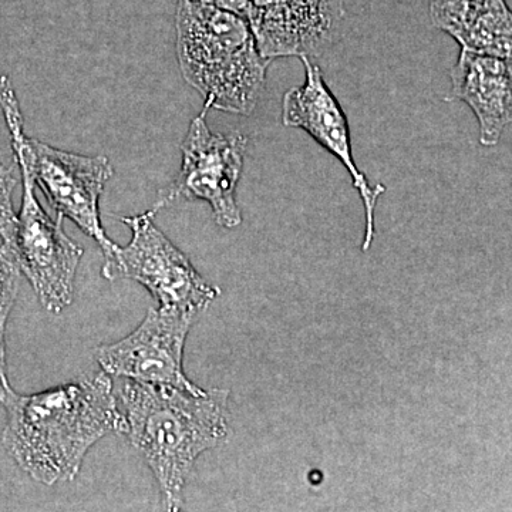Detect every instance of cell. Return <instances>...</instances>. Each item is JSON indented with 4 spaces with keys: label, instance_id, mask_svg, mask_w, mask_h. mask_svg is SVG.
<instances>
[{
    "label": "cell",
    "instance_id": "obj_14",
    "mask_svg": "<svg viewBox=\"0 0 512 512\" xmlns=\"http://www.w3.org/2000/svg\"><path fill=\"white\" fill-rule=\"evenodd\" d=\"M18 185V178L10 168L0 164V238L5 244H15L18 215L13 210L12 195Z\"/></svg>",
    "mask_w": 512,
    "mask_h": 512
},
{
    "label": "cell",
    "instance_id": "obj_5",
    "mask_svg": "<svg viewBox=\"0 0 512 512\" xmlns=\"http://www.w3.org/2000/svg\"><path fill=\"white\" fill-rule=\"evenodd\" d=\"M156 215L150 208L121 218L131 229V241L127 247L116 245L113 254L104 258L101 275L109 281L131 279L143 285L158 305L200 316L221 295V289L205 281L188 256L157 227Z\"/></svg>",
    "mask_w": 512,
    "mask_h": 512
},
{
    "label": "cell",
    "instance_id": "obj_11",
    "mask_svg": "<svg viewBox=\"0 0 512 512\" xmlns=\"http://www.w3.org/2000/svg\"><path fill=\"white\" fill-rule=\"evenodd\" d=\"M451 100L463 101L476 114L480 143H500L512 121L511 59L461 49L450 72Z\"/></svg>",
    "mask_w": 512,
    "mask_h": 512
},
{
    "label": "cell",
    "instance_id": "obj_13",
    "mask_svg": "<svg viewBox=\"0 0 512 512\" xmlns=\"http://www.w3.org/2000/svg\"><path fill=\"white\" fill-rule=\"evenodd\" d=\"M20 271L15 248L0 245V339L5 340L6 323L18 295Z\"/></svg>",
    "mask_w": 512,
    "mask_h": 512
},
{
    "label": "cell",
    "instance_id": "obj_2",
    "mask_svg": "<svg viewBox=\"0 0 512 512\" xmlns=\"http://www.w3.org/2000/svg\"><path fill=\"white\" fill-rule=\"evenodd\" d=\"M128 440L156 477L167 511H180L195 461L229 434V392L194 393L128 380L120 392Z\"/></svg>",
    "mask_w": 512,
    "mask_h": 512
},
{
    "label": "cell",
    "instance_id": "obj_15",
    "mask_svg": "<svg viewBox=\"0 0 512 512\" xmlns=\"http://www.w3.org/2000/svg\"><path fill=\"white\" fill-rule=\"evenodd\" d=\"M6 377V340L0 339V380Z\"/></svg>",
    "mask_w": 512,
    "mask_h": 512
},
{
    "label": "cell",
    "instance_id": "obj_7",
    "mask_svg": "<svg viewBox=\"0 0 512 512\" xmlns=\"http://www.w3.org/2000/svg\"><path fill=\"white\" fill-rule=\"evenodd\" d=\"M15 157L22 174L23 197L13 248L20 271L35 289L39 302L47 312L57 315L72 305L74 281L84 251L63 231V218L52 220L43 210L25 157Z\"/></svg>",
    "mask_w": 512,
    "mask_h": 512
},
{
    "label": "cell",
    "instance_id": "obj_8",
    "mask_svg": "<svg viewBox=\"0 0 512 512\" xmlns=\"http://www.w3.org/2000/svg\"><path fill=\"white\" fill-rule=\"evenodd\" d=\"M197 318L177 308H150L130 335L96 350L97 363L109 376L202 392L183 366L185 342Z\"/></svg>",
    "mask_w": 512,
    "mask_h": 512
},
{
    "label": "cell",
    "instance_id": "obj_6",
    "mask_svg": "<svg viewBox=\"0 0 512 512\" xmlns=\"http://www.w3.org/2000/svg\"><path fill=\"white\" fill-rule=\"evenodd\" d=\"M202 110L191 121L181 146L183 161L177 178L160 191L151 210L161 211L178 201H205L222 228H237L242 214L237 188L244 170L248 138L241 133H214Z\"/></svg>",
    "mask_w": 512,
    "mask_h": 512
},
{
    "label": "cell",
    "instance_id": "obj_12",
    "mask_svg": "<svg viewBox=\"0 0 512 512\" xmlns=\"http://www.w3.org/2000/svg\"><path fill=\"white\" fill-rule=\"evenodd\" d=\"M494 0H430V18L437 29L460 40Z\"/></svg>",
    "mask_w": 512,
    "mask_h": 512
},
{
    "label": "cell",
    "instance_id": "obj_4",
    "mask_svg": "<svg viewBox=\"0 0 512 512\" xmlns=\"http://www.w3.org/2000/svg\"><path fill=\"white\" fill-rule=\"evenodd\" d=\"M0 107L5 114L13 153L25 157L36 187H40L57 217L69 218L84 234L99 244L104 258L116 244L107 237L100 220V198L114 175L106 156L67 153L26 136L15 87L8 76H0Z\"/></svg>",
    "mask_w": 512,
    "mask_h": 512
},
{
    "label": "cell",
    "instance_id": "obj_9",
    "mask_svg": "<svg viewBox=\"0 0 512 512\" xmlns=\"http://www.w3.org/2000/svg\"><path fill=\"white\" fill-rule=\"evenodd\" d=\"M305 82L292 87L282 99V124L285 127L299 128L333 154L352 177L353 187L359 192L365 207L366 229L363 238V251H369L375 239L376 205L386 188L384 185H372L366 175L357 167L353 158L352 141L348 117L340 106L335 94L329 89L322 70L312 59L303 57Z\"/></svg>",
    "mask_w": 512,
    "mask_h": 512
},
{
    "label": "cell",
    "instance_id": "obj_10",
    "mask_svg": "<svg viewBox=\"0 0 512 512\" xmlns=\"http://www.w3.org/2000/svg\"><path fill=\"white\" fill-rule=\"evenodd\" d=\"M245 18L261 55L315 59L338 42L345 0H247Z\"/></svg>",
    "mask_w": 512,
    "mask_h": 512
},
{
    "label": "cell",
    "instance_id": "obj_3",
    "mask_svg": "<svg viewBox=\"0 0 512 512\" xmlns=\"http://www.w3.org/2000/svg\"><path fill=\"white\" fill-rule=\"evenodd\" d=\"M181 74L205 109L251 116L266 86L269 64L245 16L197 0H177Z\"/></svg>",
    "mask_w": 512,
    "mask_h": 512
},
{
    "label": "cell",
    "instance_id": "obj_1",
    "mask_svg": "<svg viewBox=\"0 0 512 512\" xmlns=\"http://www.w3.org/2000/svg\"><path fill=\"white\" fill-rule=\"evenodd\" d=\"M6 413L2 443L32 480L45 485L73 481L84 457L109 434L126 433L127 421L107 373L20 394L0 380Z\"/></svg>",
    "mask_w": 512,
    "mask_h": 512
}]
</instances>
